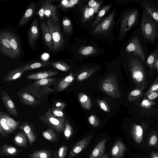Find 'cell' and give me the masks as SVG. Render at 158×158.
<instances>
[{
  "label": "cell",
  "mask_w": 158,
  "mask_h": 158,
  "mask_svg": "<svg viewBox=\"0 0 158 158\" xmlns=\"http://www.w3.org/2000/svg\"><path fill=\"white\" fill-rule=\"evenodd\" d=\"M51 64L55 68L63 72H66L70 69L69 65L63 61H56L52 62Z\"/></svg>",
  "instance_id": "obj_38"
},
{
  "label": "cell",
  "mask_w": 158,
  "mask_h": 158,
  "mask_svg": "<svg viewBox=\"0 0 158 158\" xmlns=\"http://www.w3.org/2000/svg\"><path fill=\"white\" fill-rule=\"evenodd\" d=\"M97 102L103 111L107 112H110V109L109 106L105 101L103 100L98 99Z\"/></svg>",
  "instance_id": "obj_43"
},
{
  "label": "cell",
  "mask_w": 158,
  "mask_h": 158,
  "mask_svg": "<svg viewBox=\"0 0 158 158\" xmlns=\"http://www.w3.org/2000/svg\"><path fill=\"white\" fill-rule=\"evenodd\" d=\"M26 136L23 131L18 133L14 138L15 143L18 146L25 147L26 146L27 142Z\"/></svg>",
  "instance_id": "obj_35"
},
{
  "label": "cell",
  "mask_w": 158,
  "mask_h": 158,
  "mask_svg": "<svg viewBox=\"0 0 158 158\" xmlns=\"http://www.w3.org/2000/svg\"><path fill=\"white\" fill-rule=\"evenodd\" d=\"M157 137L155 134L152 135L149 138L148 145L150 147H155L157 145Z\"/></svg>",
  "instance_id": "obj_44"
},
{
  "label": "cell",
  "mask_w": 158,
  "mask_h": 158,
  "mask_svg": "<svg viewBox=\"0 0 158 158\" xmlns=\"http://www.w3.org/2000/svg\"><path fill=\"white\" fill-rule=\"evenodd\" d=\"M158 79L157 78L153 83L151 85L149 89L144 94L145 96L147 97L150 93L158 91Z\"/></svg>",
  "instance_id": "obj_42"
},
{
  "label": "cell",
  "mask_w": 158,
  "mask_h": 158,
  "mask_svg": "<svg viewBox=\"0 0 158 158\" xmlns=\"http://www.w3.org/2000/svg\"><path fill=\"white\" fill-rule=\"evenodd\" d=\"M158 23V2L157 0H140L139 3Z\"/></svg>",
  "instance_id": "obj_13"
},
{
  "label": "cell",
  "mask_w": 158,
  "mask_h": 158,
  "mask_svg": "<svg viewBox=\"0 0 158 158\" xmlns=\"http://www.w3.org/2000/svg\"><path fill=\"white\" fill-rule=\"evenodd\" d=\"M118 11L114 7L106 17L94 28L91 30L94 38L100 41L107 42L114 46L116 38L114 31L116 28Z\"/></svg>",
  "instance_id": "obj_2"
},
{
  "label": "cell",
  "mask_w": 158,
  "mask_h": 158,
  "mask_svg": "<svg viewBox=\"0 0 158 158\" xmlns=\"http://www.w3.org/2000/svg\"><path fill=\"white\" fill-rule=\"evenodd\" d=\"M113 6V3L112 2L101 7L91 25V30L94 28L106 17Z\"/></svg>",
  "instance_id": "obj_18"
},
{
  "label": "cell",
  "mask_w": 158,
  "mask_h": 158,
  "mask_svg": "<svg viewBox=\"0 0 158 158\" xmlns=\"http://www.w3.org/2000/svg\"><path fill=\"white\" fill-rule=\"evenodd\" d=\"M40 26L44 40L48 48L52 49L53 46L52 37L46 24L43 20L40 22Z\"/></svg>",
  "instance_id": "obj_25"
},
{
  "label": "cell",
  "mask_w": 158,
  "mask_h": 158,
  "mask_svg": "<svg viewBox=\"0 0 158 158\" xmlns=\"http://www.w3.org/2000/svg\"><path fill=\"white\" fill-rule=\"evenodd\" d=\"M0 121L2 130L6 134L14 131L20 123V121L15 120L4 112L1 113Z\"/></svg>",
  "instance_id": "obj_11"
},
{
  "label": "cell",
  "mask_w": 158,
  "mask_h": 158,
  "mask_svg": "<svg viewBox=\"0 0 158 158\" xmlns=\"http://www.w3.org/2000/svg\"><path fill=\"white\" fill-rule=\"evenodd\" d=\"M46 25L52 40L53 46L52 49L54 51H57L63 46L64 44L58 23L48 19L46 21Z\"/></svg>",
  "instance_id": "obj_8"
},
{
  "label": "cell",
  "mask_w": 158,
  "mask_h": 158,
  "mask_svg": "<svg viewBox=\"0 0 158 158\" xmlns=\"http://www.w3.org/2000/svg\"><path fill=\"white\" fill-rule=\"evenodd\" d=\"M57 10L56 6L50 2L45 1L42 3L38 14L41 19L45 17L52 21L58 23Z\"/></svg>",
  "instance_id": "obj_10"
},
{
  "label": "cell",
  "mask_w": 158,
  "mask_h": 158,
  "mask_svg": "<svg viewBox=\"0 0 158 158\" xmlns=\"http://www.w3.org/2000/svg\"><path fill=\"white\" fill-rule=\"evenodd\" d=\"M18 149L13 147L4 144L0 148V155L3 156H12L16 155Z\"/></svg>",
  "instance_id": "obj_33"
},
{
  "label": "cell",
  "mask_w": 158,
  "mask_h": 158,
  "mask_svg": "<svg viewBox=\"0 0 158 158\" xmlns=\"http://www.w3.org/2000/svg\"><path fill=\"white\" fill-rule=\"evenodd\" d=\"M100 158H109V156L107 154H105Z\"/></svg>",
  "instance_id": "obj_56"
},
{
  "label": "cell",
  "mask_w": 158,
  "mask_h": 158,
  "mask_svg": "<svg viewBox=\"0 0 158 158\" xmlns=\"http://www.w3.org/2000/svg\"><path fill=\"white\" fill-rule=\"evenodd\" d=\"M140 17L139 10L137 8L130 7L120 12L116 26L118 31L116 37L118 41L123 40L129 31L137 26L140 22Z\"/></svg>",
  "instance_id": "obj_3"
},
{
  "label": "cell",
  "mask_w": 158,
  "mask_h": 158,
  "mask_svg": "<svg viewBox=\"0 0 158 158\" xmlns=\"http://www.w3.org/2000/svg\"><path fill=\"white\" fill-rule=\"evenodd\" d=\"M2 98L4 105L8 113L13 116L17 118L18 115V110L15 105L8 94L5 91L1 93Z\"/></svg>",
  "instance_id": "obj_17"
},
{
  "label": "cell",
  "mask_w": 158,
  "mask_h": 158,
  "mask_svg": "<svg viewBox=\"0 0 158 158\" xmlns=\"http://www.w3.org/2000/svg\"><path fill=\"white\" fill-rule=\"evenodd\" d=\"M1 108L0 107V114L1 113ZM0 135H1L3 136H6V134L3 131L2 129V127L1 126V123H0Z\"/></svg>",
  "instance_id": "obj_54"
},
{
  "label": "cell",
  "mask_w": 158,
  "mask_h": 158,
  "mask_svg": "<svg viewBox=\"0 0 158 158\" xmlns=\"http://www.w3.org/2000/svg\"><path fill=\"white\" fill-rule=\"evenodd\" d=\"M91 138L92 136H88L83 138L77 142L70 152L69 157H73L82 151L89 144Z\"/></svg>",
  "instance_id": "obj_19"
},
{
  "label": "cell",
  "mask_w": 158,
  "mask_h": 158,
  "mask_svg": "<svg viewBox=\"0 0 158 158\" xmlns=\"http://www.w3.org/2000/svg\"><path fill=\"white\" fill-rule=\"evenodd\" d=\"M36 9V6L34 2L30 4L25 13L19 22L17 27L24 26L30 19L33 15Z\"/></svg>",
  "instance_id": "obj_22"
},
{
  "label": "cell",
  "mask_w": 158,
  "mask_h": 158,
  "mask_svg": "<svg viewBox=\"0 0 158 158\" xmlns=\"http://www.w3.org/2000/svg\"><path fill=\"white\" fill-rule=\"evenodd\" d=\"M63 30L65 34H70L72 31L73 26L70 20L67 17H64L62 20Z\"/></svg>",
  "instance_id": "obj_40"
},
{
  "label": "cell",
  "mask_w": 158,
  "mask_h": 158,
  "mask_svg": "<svg viewBox=\"0 0 158 158\" xmlns=\"http://www.w3.org/2000/svg\"><path fill=\"white\" fill-rule=\"evenodd\" d=\"M120 57L124 67L130 72L133 82L138 87L144 89L147 84L145 67L146 64L137 56L131 55Z\"/></svg>",
  "instance_id": "obj_4"
},
{
  "label": "cell",
  "mask_w": 158,
  "mask_h": 158,
  "mask_svg": "<svg viewBox=\"0 0 158 158\" xmlns=\"http://www.w3.org/2000/svg\"><path fill=\"white\" fill-rule=\"evenodd\" d=\"M139 1L140 0H118L114 1V2L115 3L123 5L133 2L139 3Z\"/></svg>",
  "instance_id": "obj_49"
},
{
  "label": "cell",
  "mask_w": 158,
  "mask_h": 158,
  "mask_svg": "<svg viewBox=\"0 0 158 158\" xmlns=\"http://www.w3.org/2000/svg\"><path fill=\"white\" fill-rule=\"evenodd\" d=\"M52 152L46 150H42L34 152L29 155L31 158H50Z\"/></svg>",
  "instance_id": "obj_36"
},
{
  "label": "cell",
  "mask_w": 158,
  "mask_h": 158,
  "mask_svg": "<svg viewBox=\"0 0 158 158\" xmlns=\"http://www.w3.org/2000/svg\"><path fill=\"white\" fill-rule=\"evenodd\" d=\"M143 89L138 87L131 91L127 97L128 102L134 101L141 97L143 94Z\"/></svg>",
  "instance_id": "obj_37"
},
{
  "label": "cell",
  "mask_w": 158,
  "mask_h": 158,
  "mask_svg": "<svg viewBox=\"0 0 158 158\" xmlns=\"http://www.w3.org/2000/svg\"><path fill=\"white\" fill-rule=\"evenodd\" d=\"M19 128L24 132L27 137L30 144L31 145L35 141L36 137L29 125L27 123L24 122L19 126Z\"/></svg>",
  "instance_id": "obj_29"
},
{
  "label": "cell",
  "mask_w": 158,
  "mask_h": 158,
  "mask_svg": "<svg viewBox=\"0 0 158 158\" xmlns=\"http://www.w3.org/2000/svg\"><path fill=\"white\" fill-rule=\"evenodd\" d=\"M101 66L100 64H96L87 67L78 75L77 77V81H81L86 79L99 69Z\"/></svg>",
  "instance_id": "obj_24"
},
{
  "label": "cell",
  "mask_w": 158,
  "mask_h": 158,
  "mask_svg": "<svg viewBox=\"0 0 158 158\" xmlns=\"http://www.w3.org/2000/svg\"><path fill=\"white\" fill-rule=\"evenodd\" d=\"M43 123L50 126L57 131L61 132L64 130L65 118L57 117L50 112H47L39 118Z\"/></svg>",
  "instance_id": "obj_9"
},
{
  "label": "cell",
  "mask_w": 158,
  "mask_h": 158,
  "mask_svg": "<svg viewBox=\"0 0 158 158\" xmlns=\"http://www.w3.org/2000/svg\"><path fill=\"white\" fill-rule=\"evenodd\" d=\"M39 28L37 20L36 18H35L31 25L28 35L29 44L32 49H34L35 48L39 37Z\"/></svg>",
  "instance_id": "obj_15"
},
{
  "label": "cell",
  "mask_w": 158,
  "mask_h": 158,
  "mask_svg": "<svg viewBox=\"0 0 158 158\" xmlns=\"http://www.w3.org/2000/svg\"></svg>",
  "instance_id": "obj_57"
},
{
  "label": "cell",
  "mask_w": 158,
  "mask_h": 158,
  "mask_svg": "<svg viewBox=\"0 0 158 158\" xmlns=\"http://www.w3.org/2000/svg\"><path fill=\"white\" fill-rule=\"evenodd\" d=\"M157 58H158V44L157 43L156 48L148 56L146 61V65L149 68V72L150 73L154 71V65Z\"/></svg>",
  "instance_id": "obj_31"
},
{
  "label": "cell",
  "mask_w": 158,
  "mask_h": 158,
  "mask_svg": "<svg viewBox=\"0 0 158 158\" xmlns=\"http://www.w3.org/2000/svg\"><path fill=\"white\" fill-rule=\"evenodd\" d=\"M19 100L27 105L37 107L42 104L33 95L25 91L21 90L17 93Z\"/></svg>",
  "instance_id": "obj_14"
},
{
  "label": "cell",
  "mask_w": 158,
  "mask_h": 158,
  "mask_svg": "<svg viewBox=\"0 0 158 158\" xmlns=\"http://www.w3.org/2000/svg\"><path fill=\"white\" fill-rule=\"evenodd\" d=\"M99 87L108 95L115 99L122 97L117 80L114 76H107L100 83Z\"/></svg>",
  "instance_id": "obj_7"
},
{
  "label": "cell",
  "mask_w": 158,
  "mask_h": 158,
  "mask_svg": "<svg viewBox=\"0 0 158 158\" xmlns=\"http://www.w3.org/2000/svg\"><path fill=\"white\" fill-rule=\"evenodd\" d=\"M139 29L144 39L152 46L158 39V23L143 7Z\"/></svg>",
  "instance_id": "obj_6"
},
{
  "label": "cell",
  "mask_w": 158,
  "mask_h": 158,
  "mask_svg": "<svg viewBox=\"0 0 158 158\" xmlns=\"http://www.w3.org/2000/svg\"><path fill=\"white\" fill-rule=\"evenodd\" d=\"M104 1L101 0L100 2L96 6L90 7L88 6L84 8L82 14V22L84 23H86L94 18L95 15H96Z\"/></svg>",
  "instance_id": "obj_16"
},
{
  "label": "cell",
  "mask_w": 158,
  "mask_h": 158,
  "mask_svg": "<svg viewBox=\"0 0 158 158\" xmlns=\"http://www.w3.org/2000/svg\"><path fill=\"white\" fill-rule=\"evenodd\" d=\"M126 150V148L123 142L120 140H118L111 149V156L113 158H122Z\"/></svg>",
  "instance_id": "obj_21"
},
{
  "label": "cell",
  "mask_w": 158,
  "mask_h": 158,
  "mask_svg": "<svg viewBox=\"0 0 158 158\" xmlns=\"http://www.w3.org/2000/svg\"><path fill=\"white\" fill-rule=\"evenodd\" d=\"M50 61L37 62L31 64H28L23 66V69L24 71L38 68L48 66L50 65Z\"/></svg>",
  "instance_id": "obj_34"
},
{
  "label": "cell",
  "mask_w": 158,
  "mask_h": 158,
  "mask_svg": "<svg viewBox=\"0 0 158 158\" xmlns=\"http://www.w3.org/2000/svg\"><path fill=\"white\" fill-rule=\"evenodd\" d=\"M69 1L70 4L73 6L75 5L78 3L80 2V1L78 0H69Z\"/></svg>",
  "instance_id": "obj_55"
},
{
  "label": "cell",
  "mask_w": 158,
  "mask_h": 158,
  "mask_svg": "<svg viewBox=\"0 0 158 158\" xmlns=\"http://www.w3.org/2000/svg\"><path fill=\"white\" fill-rule=\"evenodd\" d=\"M89 123L94 127L98 126L100 124V121L97 117L95 115H90L88 118Z\"/></svg>",
  "instance_id": "obj_47"
},
{
  "label": "cell",
  "mask_w": 158,
  "mask_h": 158,
  "mask_svg": "<svg viewBox=\"0 0 158 158\" xmlns=\"http://www.w3.org/2000/svg\"><path fill=\"white\" fill-rule=\"evenodd\" d=\"M158 91L152 92L149 94L147 97L148 99L152 100L158 97Z\"/></svg>",
  "instance_id": "obj_50"
},
{
  "label": "cell",
  "mask_w": 158,
  "mask_h": 158,
  "mask_svg": "<svg viewBox=\"0 0 158 158\" xmlns=\"http://www.w3.org/2000/svg\"><path fill=\"white\" fill-rule=\"evenodd\" d=\"M107 141L106 139L101 140L94 147L91 152L89 158H100L106 154V143Z\"/></svg>",
  "instance_id": "obj_20"
},
{
  "label": "cell",
  "mask_w": 158,
  "mask_h": 158,
  "mask_svg": "<svg viewBox=\"0 0 158 158\" xmlns=\"http://www.w3.org/2000/svg\"><path fill=\"white\" fill-rule=\"evenodd\" d=\"M0 49L2 52L11 58H15L10 41L9 32H0Z\"/></svg>",
  "instance_id": "obj_12"
},
{
  "label": "cell",
  "mask_w": 158,
  "mask_h": 158,
  "mask_svg": "<svg viewBox=\"0 0 158 158\" xmlns=\"http://www.w3.org/2000/svg\"><path fill=\"white\" fill-rule=\"evenodd\" d=\"M156 104L155 102L148 99L145 98L143 100L140 104L141 106L144 108H148Z\"/></svg>",
  "instance_id": "obj_45"
},
{
  "label": "cell",
  "mask_w": 158,
  "mask_h": 158,
  "mask_svg": "<svg viewBox=\"0 0 158 158\" xmlns=\"http://www.w3.org/2000/svg\"><path fill=\"white\" fill-rule=\"evenodd\" d=\"M60 80V78L55 77L38 80L21 89V90L28 92L42 101L46 99L50 94L56 91L55 89L49 87L56 84Z\"/></svg>",
  "instance_id": "obj_5"
},
{
  "label": "cell",
  "mask_w": 158,
  "mask_h": 158,
  "mask_svg": "<svg viewBox=\"0 0 158 158\" xmlns=\"http://www.w3.org/2000/svg\"><path fill=\"white\" fill-rule=\"evenodd\" d=\"M68 150L67 147L65 145H62L59 148L58 153L59 158H64Z\"/></svg>",
  "instance_id": "obj_48"
},
{
  "label": "cell",
  "mask_w": 158,
  "mask_h": 158,
  "mask_svg": "<svg viewBox=\"0 0 158 158\" xmlns=\"http://www.w3.org/2000/svg\"><path fill=\"white\" fill-rule=\"evenodd\" d=\"M132 135L135 141L137 143H141L143 137V131L139 125L134 124L132 128Z\"/></svg>",
  "instance_id": "obj_30"
},
{
  "label": "cell",
  "mask_w": 158,
  "mask_h": 158,
  "mask_svg": "<svg viewBox=\"0 0 158 158\" xmlns=\"http://www.w3.org/2000/svg\"><path fill=\"white\" fill-rule=\"evenodd\" d=\"M23 69V66L11 71L3 78L2 81H14L20 79L24 73Z\"/></svg>",
  "instance_id": "obj_27"
},
{
  "label": "cell",
  "mask_w": 158,
  "mask_h": 158,
  "mask_svg": "<svg viewBox=\"0 0 158 158\" xmlns=\"http://www.w3.org/2000/svg\"><path fill=\"white\" fill-rule=\"evenodd\" d=\"M44 137L46 139L52 142H55L57 140L56 134L51 128H49L42 132Z\"/></svg>",
  "instance_id": "obj_39"
},
{
  "label": "cell",
  "mask_w": 158,
  "mask_h": 158,
  "mask_svg": "<svg viewBox=\"0 0 158 158\" xmlns=\"http://www.w3.org/2000/svg\"><path fill=\"white\" fill-rule=\"evenodd\" d=\"M52 113L56 117L60 118H64L63 110L59 108L54 107L52 110Z\"/></svg>",
  "instance_id": "obj_46"
},
{
  "label": "cell",
  "mask_w": 158,
  "mask_h": 158,
  "mask_svg": "<svg viewBox=\"0 0 158 158\" xmlns=\"http://www.w3.org/2000/svg\"><path fill=\"white\" fill-rule=\"evenodd\" d=\"M58 73L57 71L52 70L40 72L29 75L26 77V78L38 80L49 78L57 74Z\"/></svg>",
  "instance_id": "obj_26"
},
{
  "label": "cell",
  "mask_w": 158,
  "mask_h": 158,
  "mask_svg": "<svg viewBox=\"0 0 158 158\" xmlns=\"http://www.w3.org/2000/svg\"><path fill=\"white\" fill-rule=\"evenodd\" d=\"M79 102L82 106L84 109L90 110L92 107L91 102L90 98L83 93H80L78 95Z\"/></svg>",
  "instance_id": "obj_32"
},
{
  "label": "cell",
  "mask_w": 158,
  "mask_h": 158,
  "mask_svg": "<svg viewBox=\"0 0 158 158\" xmlns=\"http://www.w3.org/2000/svg\"><path fill=\"white\" fill-rule=\"evenodd\" d=\"M55 108H56L63 110L64 109L66 106L65 104L64 103L61 102H58L56 103L55 105Z\"/></svg>",
  "instance_id": "obj_51"
},
{
  "label": "cell",
  "mask_w": 158,
  "mask_h": 158,
  "mask_svg": "<svg viewBox=\"0 0 158 158\" xmlns=\"http://www.w3.org/2000/svg\"><path fill=\"white\" fill-rule=\"evenodd\" d=\"M63 130L65 138L67 140H69L73 134V130L72 126L69 123L67 120H66L65 122Z\"/></svg>",
  "instance_id": "obj_41"
},
{
  "label": "cell",
  "mask_w": 158,
  "mask_h": 158,
  "mask_svg": "<svg viewBox=\"0 0 158 158\" xmlns=\"http://www.w3.org/2000/svg\"><path fill=\"white\" fill-rule=\"evenodd\" d=\"M74 79L73 74L72 72L56 84L55 89L58 91H62L67 88L72 83Z\"/></svg>",
  "instance_id": "obj_23"
},
{
  "label": "cell",
  "mask_w": 158,
  "mask_h": 158,
  "mask_svg": "<svg viewBox=\"0 0 158 158\" xmlns=\"http://www.w3.org/2000/svg\"><path fill=\"white\" fill-rule=\"evenodd\" d=\"M10 41L14 57H18L21 53V48L18 39L14 34L9 32Z\"/></svg>",
  "instance_id": "obj_28"
},
{
  "label": "cell",
  "mask_w": 158,
  "mask_h": 158,
  "mask_svg": "<svg viewBox=\"0 0 158 158\" xmlns=\"http://www.w3.org/2000/svg\"><path fill=\"white\" fill-rule=\"evenodd\" d=\"M101 0L95 1L91 0L88 2V6L90 7H93L97 5L100 2Z\"/></svg>",
  "instance_id": "obj_52"
},
{
  "label": "cell",
  "mask_w": 158,
  "mask_h": 158,
  "mask_svg": "<svg viewBox=\"0 0 158 158\" xmlns=\"http://www.w3.org/2000/svg\"><path fill=\"white\" fill-rule=\"evenodd\" d=\"M150 158H158V152H152L150 155Z\"/></svg>",
  "instance_id": "obj_53"
},
{
  "label": "cell",
  "mask_w": 158,
  "mask_h": 158,
  "mask_svg": "<svg viewBox=\"0 0 158 158\" xmlns=\"http://www.w3.org/2000/svg\"><path fill=\"white\" fill-rule=\"evenodd\" d=\"M147 42L142 35L139 27L136 28L122 46L119 56H137L146 64L148 49Z\"/></svg>",
  "instance_id": "obj_1"
}]
</instances>
